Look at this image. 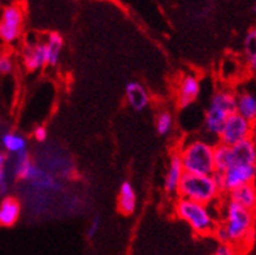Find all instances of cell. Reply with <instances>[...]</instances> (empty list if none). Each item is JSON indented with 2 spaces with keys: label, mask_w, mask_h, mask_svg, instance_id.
<instances>
[{
  "label": "cell",
  "mask_w": 256,
  "mask_h": 255,
  "mask_svg": "<svg viewBox=\"0 0 256 255\" xmlns=\"http://www.w3.org/2000/svg\"><path fill=\"white\" fill-rule=\"evenodd\" d=\"M43 169L38 164L32 162L29 154H22V155L14 156V164H13V174L17 178L24 181H32L36 178L43 173Z\"/></svg>",
  "instance_id": "obj_14"
},
{
  "label": "cell",
  "mask_w": 256,
  "mask_h": 255,
  "mask_svg": "<svg viewBox=\"0 0 256 255\" xmlns=\"http://www.w3.org/2000/svg\"><path fill=\"white\" fill-rule=\"evenodd\" d=\"M214 255H238V250L230 243H218Z\"/></svg>",
  "instance_id": "obj_28"
},
{
  "label": "cell",
  "mask_w": 256,
  "mask_h": 255,
  "mask_svg": "<svg viewBox=\"0 0 256 255\" xmlns=\"http://www.w3.org/2000/svg\"><path fill=\"white\" fill-rule=\"evenodd\" d=\"M21 215V204L14 197H3L0 202V226L10 228L18 221Z\"/></svg>",
  "instance_id": "obj_15"
},
{
  "label": "cell",
  "mask_w": 256,
  "mask_h": 255,
  "mask_svg": "<svg viewBox=\"0 0 256 255\" xmlns=\"http://www.w3.org/2000/svg\"><path fill=\"white\" fill-rule=\"evenodd\" d=\"M251 11H252V13H256V3L254 4V6H252V10H251Z\"/></svg>",
  "instance_id": "obj_31"
},
{
  "label": "cell",
  "mask_w": 256,
  "mask_h": 255,
  "mask_svg": "<svg viewBox=\"0 0 256 255\" xmlns=\"http://www.w3.org/2000/svg\"><path fill=\"white\" fill-rule=\"evenodd\" d=\"M214 176L220 184L221 190L225 193H230L232 190L242 185L254 184L256 178V165H232L230 168H228L221 173L216 172Z\"/></svg>",
  "instance_id": "obj_8"
},
{
  "label": "cell",
  "mask_w": 256,
  "mask_h": 255,
  "mask_svg": "<svg viewBox=\"0 0 256 255\" xmlns=\"http://www.w3.org/2000/svg\"><path fill=\"white\" fill-rule=\"evenodd\" d=\"M32 184V186L34 187V189H36V190H46V191H58L62 187V182L60 181L56 180L54 176H51L50 173H47V172H43L40 176H39L36 180L32 181L30 182Z\"/></svg>",
  "instance_id": "obj_23"
},
{
  "label": "cell",
  "mask_w": 256,
  "mask_h": 255,
  "mask_svg": "<svg viewBox=\"0 0 256 255\" xmlns=\"http://www.w3.org/2000/svg\"><path fill=\"white\" fill-rule=\"evenodd\" d=\"M174 125V120H173L172 113L168 111H162L156 117V132L160 136L166 137L170 134Z\"/></svg>",
  "instance_id": "obj_24"
},
{
  "label": "cell",
  "mask_w": 256,
  "mask_h": 255,
  "mask_svg": "<svg viewBox=\"0 0 256 255\" xmlns=\"http://www.w3.org/2000/svg\"><path fill=\"white\" fill-rule=\"evenodd\" d=\"M232 165H256V141L251 137L230 146Z\"/></svg>",
  "instance_id": "obj_12"
},
{
  "label": "cell",
  "mask_w": 256,
  "mask_h": 255,
  "mask_svg": "<svg viewBox=\"0 0 256 255\" xmlns=\"http://www.w3.org/2000/svg\"><path fill=\"white\" fill-rule=\"evenodd\" d=\"M2 146L6 154L18 156L28 152V139L18 132H6L2 136Z\"/></svg>",
  "instance_id": "obj_18"
},
{
  "label": "cell",
  "mask_w": 256,
  "mask_h": 255,
  "mask_svg": "<svg viewBox=\"0 0 256 255\" xmlns=\"http://www.w3.org/2000/svg\"><path fill=\"white\" fill-rule=\"evenodd\" d=\"M222 193L214 174L185 173L180 184L177 194L180 198L194 200L203 204L214 203Z\"/></svg>",
  "instance_id": "obj_3"
},
{
  "label": "cell",
  "mask_w": 256,
  "mask_h": 255,
  "mask_svg": "<svg viewBox=\"0 0 256 255\" xmlns=\"http://www.w3.org/2000/svg\"><path fill=\"white\" fill-rule=\"evenodd\" d=\"M174 212L177 217L185 221L196 234L206 236L214 232L216 221L208 204L178 198L174 203Z\"/></svg>",
  "instance_id": "obj_5"
},
{
  "label": "cell",
  "mask_w": 256,
  "mask_h": 255,
  "mask_svg": "<svg viewBox=\"0 0 256 255\" xmlns=\"http://www.w3.org/2000/svg\"><path fill=\"white\" fill-rule=\"evenodd\" d=\"M46 54H47V67H56L62 58V47H64V39L56 32L47 34L44 39Z\"/></svg>",
  "instance_id": "obj_19"
},
{
  "label": "cell",
  "mask_w": 256,
  "mask_h": 255,
  "mask_svg": "<svg viewBox=\"0 0 256 255\" xmlns=\"http://www.w3.org/2000/svg\"><path fill=\"white\" fill-rule=\"evenodd\" d=\"M185 173L214 174V145L204 139L188 141L178 152Z\"/></svg>",
  "instance_id": "obj_2"
},
{
  "label": "cell",
  "mask_w": 256,
  "mask_h": 255,
  "mask_svg": "<svg viewBox=\"0 0 256 255\" xmlns=\"http://www.w3.org/2000/svg\"><path fill=\"white\" fill-rule=\"evenodd\" d=\"M32 137H34V139H36V142H46L47 138H48V130L46 129V126H36V129H34V132H32Z\"/></svg>",
  "instance_id": "obj_29"
},
{
  "label": "cell",
  "mask_w": 256,
  "mask_h": 255,
  "mask_svg": "<svg viewBox=\"0 0 256 255\" xmlns=\"http://www.w3.org/2000/svg\"><path fill=\"white\" fill-rule=\"evenodd\" d=\"M246 62L252 71H256V28L247 33L244 41Z\"/></svg>",
  "instance_id": "obj_22"
},
{
  "label": "cell",
  "mask_w": 256,
  "mask_h": 255,
  "mask_svg": "<svg viewBox=\"0 0 256 255\" xmlns=\"http://www.w3.org/2000/svg\"><path fill=\"white\" fill-rule=\"evenodd\" d=\"M221 225L228 233L229 243L237 250L250 246L255 237V211L228 200Z\"/></svg>",
  "instance_id": "obj_1"
},
{
  "label": "cell",
  "mask_w": 256,
  "mask_h": 255,
  "mask_svg": "<svg viewBox=\"0 0 256 255\" xmlns=\"http://www.w3.org/2000/svg\"><path fill=\"white\" fill-rule=\"evenodd\" d=\"M22 65L26 71L38 72L47 65L44 41L26 43L22 50Z\"/></svg>",
  "instance_id": "obj_10"
},
{
  "label": "cell",
  "mask_w": 256,
  "mask_h": 255,
  "mask_svg": "<svg viewBox=\"0 0 256 255\" xmlns=\"http://www.w3.org/2000/svg\"><path fill=\"white\" fill-rule=\"evenodd\" d=\"M14 69V60L8 52H0V75H10Z\"/></svg>",
  "instance_id": "obj_25"
},
{
  "label": "cell",
  "mask_w": 256,
  "mask_h": 255,
  "mask_svg": "<svg viewBox=\"0 0 256 255\" xmlns=\"http://www.w3.org/2000/svg\"><path fill=\"white\" fill-rule=\"evenodd\" d=\"M254 132V124L248 120L238 115L237 112L230 115L225 121L220 134H218V143L226 146H234L242 142L244 139L251 138Z\"/></svg>",
  "instance_id": "obj_7"
},
{
  "label": "cell",
  "mask_w": 256,
  "mask_h": 255,
  "mask_svg": "<svg viewBox=\"0 0 256 255\" xmlns=\"http://www.w3.org/2000/svg\"><path fill=\"white\" fill-rule=\"evenodd\" d=\"M4 168H6V155L3 152H0V171Z\"/></svg>",
  "instance_id": "obj_30"
},
{
  "label": "cell",
  "mask_w": 256,
  "mask_h": 255,
  "mask_svg": "<svg viewBox=\"0 0 256 255\" xmlns=\"http://www.w3.org/2000/svg\"><path fill=\"white\" fill-rule=\"evenodd\" d=\"M214 167H216V172L218 173H221V172L226 171L228 168H230V146L222 145V143H218V145L214 146Z\"/></svg>",
  "instance_id": "obj_21"
},
{
  "label": "cell",
  "mask_w": 256,
  "mask_h": 255,
  "mask_svg": "<svg viewBox=\"0 0 256 255\" xmlns=\"http://www.w3.org/2000/svg\"><path fill=\"white\" fill-rule=\"evenodd\" d=\"M25 12L21 4L12 3L4 7L0 15V42L10 46L21 38L24 32Z\"/></svg>",
  "instance_id": "obj_6"
},
{
  "label": "cell",
  "mask_w": 256,
  "mask_h": 255,
  "mask_svg": "<svg viewBox=\"0 0 256 255\" xmlns=\"http://www.w3.org/2000/svg\"><path fill=\"white\" fill-rule=\"evenodd\" d=\"M125 98L128 104L136 112H142L148 107L151 98L147 89L136 81H129L125 85Z\"/></svg>",
  "instance_id": "obj_11"
},
{
  "label": "cell",
  "mask_w": 256,
  "mask_h": 255,
  "mask_svg": "<svg viewBox=\"0 0 256 255\" xmlns=\"http://www.w3.org/2000/svg\"><path fill=\"white\" fill-rule=\"evenodd\" d=\"M102 228V217L100 215H94V216L91 217L90 223H88V229H86V238L88 241H92L95 237L99 234Z\"/></svg>",
  "instance_id": "obj_26"
},
{
  "label": "cell",
  "mask_w": 256,
  "mask_h": 255,
  "mask_svg": "<svg viewBox=\"0 0 256 255\" xmlns=\"http://www.w3.org/2000/svg\"><path fill=\"white\" fill-rule=\"evenodd\" d=\"M184 174H185V169L182 165L181 158L178 154H173L169 159L168 168H166V177H164V190L170 195L177 194Z\"/></svg>",
  "instance_id": "obj_13"
},
{
  "label": "cell",
  "mask_w": 256,
  "mask_h": 255,
  "mask_svg": "<svg viewBox=\"0 0 256 255\" xmlns=\"http://www.w3.org/2000/svg\"><path fill=\"white\" fill-rule=\"evenodd\" d=\"M236 112L248 120L250 123L256 121V95L250 91H244L237 95Z\"/></svg>",
  "instance_id": "obj_20"
},
{
  "label": "cell",
  "mask_w": 256,
  "mask_h": 255,
  "mask_svg": "<svg viewBox=\"0 0 256 255\" xmlns=\"http://www.w3.org/2000/svg\"><path fill=\"white\" fill-rule=\"evenodd\" d=\"M117 207L124 215H133L136 208V193L130 181H124L118 189Z\"/></svg>",
  "instance_id": "obj_16"
},
{
  "label": "cell",
  "mask_w": 256,
  "mask_h": 255,
  "mask_svg": "<svg viewBox=\"0 0 256 255\" xmlns=\"http://www.w3.org/2000/svg\"><path fill=\"white\" fill-rule=\"evenodd\" d=\"M237 95L229 89H221L210 99L204 115V129L210 136L218 137L228 117L236 113Z\"/></svg>",
  "instance_id": "obj_4"
},
{
  "label": "cell",
  "mask_w": 256,
  "mask_h": 255,
  "mask_svg": "<svg viewBox=\"0 0 256 255\" xmlns=\"http://www.w3.org/2000/svg\"><path fill=\"white\" fill-rule=\"evenodd\" d=\"M229 194V200L244 207L247 210H256V186L255 184H247L232 190Z\"/></svg>",
  "instance_id": "obj_17"
},
{
  "label": "cell",
  "mask_w": 256,
  "mask_h": 255,
  "mask_svg": "<svg viewBox=\"0 0 256 255\" xmlns=\"http://www.w3.org/2000/svg\"><path fill=\"white\" fill-rule=\"evenodd\" d=\"M10 191V173L6 168L0 171V195L6 197V193Z\"/></svg>",
  "instance_id": "obj_27"
},
{
  "label": "cell",
  "mask_w": 256,
  "mask_h": 255,
  "mask_svg": "<svg viewBox=\"0 0 256 255\" xmlns=\"http://www.w3.org/2000/svg\"><path fill=\"white\" fill-rule=\"evenodd\" d=\"M202 90L200 80L195 75H185L180 80L178 87H177V104L180 108L185 110L188 108L198 99Z\"/></svg>",
  "instance_id": "obj_9"
}]
</instances>
